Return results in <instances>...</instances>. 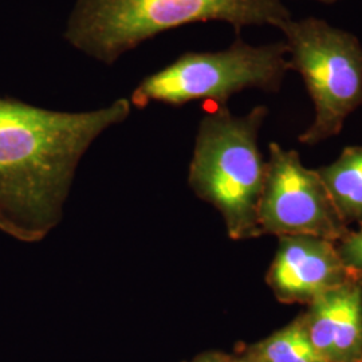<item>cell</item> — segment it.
Listing matches in <instances>:
<instances>
[{"instance_id":"obj_1","label":"cell","mask_w":362,"mask_h":362,"mask_svg":"<svg viewBox=\"0 0 362 362\" xmlns=\"http://www.w3.org/2000/svg\"><path fill=\"white\" fill-rule=\"evenodd\" d=\"M128 98L91 112L0 98V231L38 243L61 223L81 158L132 112Z\"/></svg>"},{"instance_id":"obj_2","label":"cell","mask_w":362,"mask_h":362,"mask_svg":"<svg viewBox=\"0 0 362 362\" xmlns=\"http://www.w3.org/2000/svg\"><path fill=\"white\" fill-rule=\"evenodd\" d=\"M291 19L282 0H78L64 38L93 59L113 65L148 39L197 22L276 28Z\"/></svg>"},{"instance_id":"obj_7","label":"cell","mask_w":362,"mask_h":362,"mask_svg":"<svg viewBox=\"0 0 362 362\" xmlns=\"http://www.w3.org/2000/svg\"><path fill=\"white\" fill-rule=\"evenodd\" d=\"M362 275L348 267L336 243L314 236H282L266 275L282 303H305Z\"/></svg>"},{"instance_id":"obj_5","label":"cell","mask_w":362,"mask_h":362,"mask_svg":"<svg viewBox=\"0 0 362 362\" xmlns=\"http://www.w3.org/2000/svg\"><path fill=\"white\" fill-rule=\"evenodd\" d=\"M279 30L288 49L290 71L302 76L315 109L314 121L299 141L314 145L332 139L362 106L361 43L317 18H291Z\"/></svg>"},{"instance_id":"obj_4","label":"cell","mask_w":362,"mask_h":362,"mask_svg":"<svg viewBox=\"0 0 362 362\" xmlns=\"http://www.w3.org/2000/svg\"><path fill=\"white\" fill-rule=\"evenodd\" d=\"M285 40L251 46L242 39L220 52H188L175 62L144 78L133 90L132 106L152 103L181 106L192 101H226L246 89L276 91L288 66Z\"/></svg>"},{"instance_id":"obj_9","label":"cell","mask_w":362,"mask_h":362,"mask_svg":"<svg viewBox=\"0 0 362 362\" xmlns=\"http://www.w3.org/2000/svg\"><path fill=\"white\" fill-rule=\"evenodd\" d=\"M342 220L362 223V145L348 146L336 161L318 169Z\"/></svg>"},{"instance_id":"obj_11","label":"cell","mask_w":362,"mask_h":362,"mask_svg":"<svg viewBox=\"0 0 362 362\" xmlns=\"http://www.w3.org/2000/svg\"><path fill=\"white\" fill-rule=\"evenodd\" d=\"M337 250L348 267L362 272V227L358 231H350L349 235L337 245Z\"/></svg>"},{"instance_id":"obj_10","label":"cell","mask_w":362,"mask_h":362,"mask_svg":"<svg viewBox=\"0 0 362 362\" xmlns=\"http://www.w3.org/2000/svg\"><path fill=\"white\" fill-rule=\"evenodd\" d=\"M236 356L247 362H327L311 344L302 314L259 342L236 346Z\"/></svg>"},{"instance_id":"obj_14","label":"cell","mask_w":362,"mask_h":362,"mask_svg":"<svg viewBox=\"0 0 362 362\" xmlns=\"http://www.w3.org/2000/svg\"><path fill=\"white\" fill-rule=\"evenodd\" d=\"M235 356H236V354H235ZM236 357H238V356H236ZM238 358H239V362H247V361H245V360H242V358H240V357H238Z\"/></svg>"},{"instance_id":"obj_3","label":"cell","mask_w":362,"mask_h":362,"mask_svg":"<svg viewBox=\"0 0 362 362\" xmlns=\"http://www.w3.org/2000/svg\"><path fill=\"white\" fill-rule=\"evenodd\" d=\"M267 107L235 116L226 105L208 112L197 129L188 184L221 214L233 240L259 238L258 211L267 161L259 151V130Z\"/></svg>"},{"instance_id":"obj_6","label":"cell","mask_w":362,"mask_h":362,"mask_svg":"<svg viewBox=\"0 0 362 362\" xmlns=\"http://www.w3.org/2000/svg\"><path fill=\"white\" fill-rule=\"evenodd\" d=\"M258 224L260 236H314L336 245L350 233L318 170L276 143L270 144Z\"/></svg>"},{"instance_id":"obj_13","label":"cell","mask_w":362,"mask_h":362,"mask_svg":"<svg viewBox=\"0 0 362 362\" xmlns=\"http://www.w3.org/2000/svg\"><path fill=\"white\" fill-rule=\"evenodd\" d=\"M320 1H326V3H330V1H336V0H320Z\"/></svg>"},{"instance_id":"obj_8","label":"cell","mask_w":362,"mask_h":362,"mask_svg":"<svg viewBox=\"0 0 362 362\" xmlns=\"http://www.w3.org/2000/svg\"><path fill=\"white\" fill-rule=\"evenodd\" d=\"M302 317L326 361L362 362V275L311 300Z\"/></svg>"},{"instance_id":"obj_12","label":"cell","mask_w":362,"mask_h":362,"mask_svg":"<svg viewBox=\"0 0 362 362\" xmlns=\"http://www.w3.org/2000/svg\"><path fill=\"white\" fill-rule=\"evenodd\" d=\"M184 362H239V358L236 356H231L223 351L218 350H209L197 354L192 360Z\"/></svg>"}]
</instances>
